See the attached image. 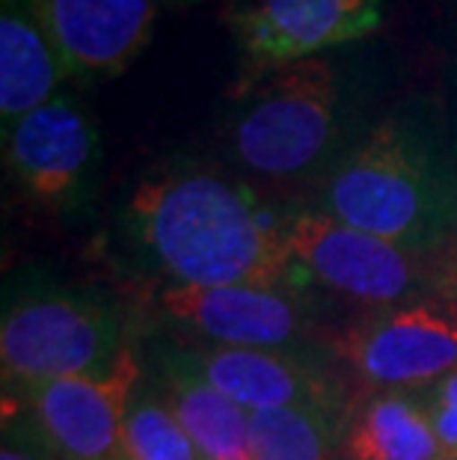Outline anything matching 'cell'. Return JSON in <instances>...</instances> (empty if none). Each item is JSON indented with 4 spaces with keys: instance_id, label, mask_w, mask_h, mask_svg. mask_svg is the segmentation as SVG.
<instances>
[{
    "instance_id": "cell-1",
    "label": "cell",
    "mask_w": 457,
    "mask_h": 460,
    "mask_svg": "<svg viewBox=\"0 0 457 460\" xmlns=\"http://www.w3.org/2000/svg\"><path fill=\"white\" fill-rule=\"evenodd\" d=\"M116 229L137 273L158 288H294L286 211L211 164L172 161L143 175L125 193Z\"/></svg>"
},
{
    "instance_id": "cell-2",
    "label": "cell",
    "mask_w": 457,
    "mask_h": 460,
    "mask_svg": "<svg viewBox=\"0 0 457 460\" xmlns=\"http://www.w3.org/2000/svg\"><path fill=\"white\" fill-rule=\"evenodd\" d=\"M318 208L425 259L457 247V175L422 122L386 116L321 175Z\"/></svg>"
},
{
    "instance_id": "cell-3",
    "label": "cell",
    "mask_w": 457,
    "mask_h": 460,
    "mask_svg": "<svg viewBox=\"0 0 457 460\" xmlns=\"http://www.w3.org/2000/svg\"><path fill=\"white\" fill-rule=\"evenodd\" d=\"M131 348V321L110 295L45 268H18L4 282V389L110 368Z\"/></svg>"
},
{
    "instance_id": "cell-4",
    "label": "cell",
    "mask_w": 457,
    "mask_h": 460,
    "mask_svg": "<svg viewBox=\"0 0 457 460\" xmlns=\"http://www.w3.org/2000/svg\"><path fill=\"white\" fill-rule=\"evenodd\" d=\"M345 75L333 57L277 66L244 84L229 116V155L268 181L324 175L345 155Z\"/></svg>"
},
{
    "instance_id": "cell-5",
    "label": "cell",
    "mask_w": 457,
    "mask_h": 460,
    "mask_svg": "<svg viewBox=\"0 0 457 460\" xmlns=\"http://www.w3.org/2000/svg\"><path fill=\"white\" fill-rule=\"evenodd\" d=\"M286 247L294 288H321L368 312L457 297L452 261L407 252L321 208L286 211Z\"/></svg>"
},
{
    "instance_id": "cell-6",
    "label": "cell",
    "mask_w": 457,
    "mask_h": 460,
    "mask_svg": "<svg viewBox=\"0 0 457 460\" xmlns=\"http://www.w3.org/2000/svg\"><path fill=\"white\" fill-rule=\"evenodd\" d=\"M327 348L368 393H422L457 368V297L365 312Z\"/></svg>"
},
{
    "instance_id": "cell-7",
    "label": "cell",
    "mask_w": 457,
    "mask_h": 460,
    "mask_svg": "<svg viewBox=\"0 0 457 460\" xmlns=\"http://www.w3.org/2000/svg\"><path fill=\"white\" fill-rule=\"evenodd\" d=\"M312 291L223 286V288H154L161 321L184 341L214 348L312 350L318 348V306Z\"/></svg>"
},
{
    "instance_id": "cell-8",
    "label": "cell",
    "mask_w": 457,
    "mask_h": 460,
    "mask_svg": "<svg viewBox=\"0 0 457 460\" xmlns=\"http://www.w3.org/2000/svg\"><path fill=\"white\" fill-rule=\"evenodd\" d=\"M172 350L193 375L244 407L247 413L286 407H315L351 416L359 398L336 366V357L321 350H256V348H214L197 341L170 339Z\"/></svg>"
},
{
    "instance_id": "cell-9",
    "label": "cell",
    "mask_w": 457,
    "mask_h": 460,
    "mask_svg": "<svg viewBox=\"0 0 457 460\" xmlns=\"http://www.w3.org/2000/svg\"><path fill=\"white\" fill-rule=\"evenodd\" d=\"M4 158L24 197L63 217L83 208L99 179V128L86 107L57 95L4 128Z\"/></svg>"
},
{
    "instance_id": "cell-10",
    "label": "cell",
    "mask_w": 457,
    "mask_h": 460,
    "mask_svg": "<svg viewBox=\"0 0 457 460\" xmlns=\"http://www.w3.org/2000/svg\"><path fill=\"white\" fill-rule=\"evenodd\" d=\"M143 375L145 362L137 345H131L110 368L95 375L60 377L4 393L22 401L60 460H119L122 425Z\"/></svg>"
},
{
    "instance_id": "cell-11",
    "label": "cell",
    "mask_w": 457,
    "mask_h": 460,
    "mask_svg": "<svg viewBox=\"0 0 457 460\" xmlns=\"http://www.w3.org/2000/svg\"><path fill=\"white\" fill-rule=\"evenodd\" d=\"M381 22V0H235L229 9V27L247 66L244 84L363 39Z\"/></svg>"
},
{
    "instance_id": "cell-12",
    "label": "cell",
    "mask_w": 457,
    "mask_h": 460,
    "mask_svg": "<svg viewBox=\"0 0 457 460\" xmlns=\"http://www.w3.org/2000/svg\"><path fill=\"white\" fill-rule=\"evenodd\" d=\"M66 75L110 81L140 57L163 0H27Z\"/></svg>"
},
{
    "instance_id": "cell-13",
    "label": "cell",
    "mask_w": 457,
    "mask_h": 460,
    "mask_svg": "<svg viewBox=\"0 0 457 460\" xmlns=\"http://www.w3.org/2000/svg\"><path fill=\"white\" fill-rule=\"evenodd\" d=\"M154 389L188 430L202 460H252L250 413L184 366L170 341L152 345L145 362Z\"/></svg>"
},
{
    "instance_id": "cell-14",
    "label": "cell",
    "mask_w": 457,
    "mask_h": 460,
    "mask_svg": "<svg viewBox=\"0 0 457 460\" xmlns=\"http://www.w3.org/2000/svg\"><path fill=\"white\" fill-rule=\"evenodd\" d=\"M66 66L27 0H4L0 15V116L4 128L57 99Z\"/></svg>"
},
{
    "instance_id": "cell-15",
    "label": "cell",
    "mask_w": 457,
    "mask_h": 460,
    "mask_svg": "<svg viewBox=\"0 0 457 460\" xmlns=\"http://www.w3.org/2000/svg\"><path fill=\"white\" fill-rule=\"evenodd\" d=\"M345 460H445L419 393H372L354 407Z\"/></svg>"
},
{
    "instance_id": "cell-16",
    "label": "cell",
    "mask_w": 457,
    "mask_h": 460,
    "mask_svg": "<svg viewBox=\"0 0 457 460\" xmlns=\"http://www.w3.org/2000/svg\"><path fill=\"white\" fill-rule=\"evenodd\" d=\"M347 419L315 407L250 413L252 460H333L342 452Z\"/></svg>"
},
{
    "instance_id": "cell-17",
    "label": "cell",
    "mask_w": 457,
    "mask_h": 460,
    "mask_svg": "<svg viewBox=\"0 0 457 460\" xmlns=\"http://www.w3.org/2000/svg\"><path fill=\"white\" fill-rule=\"evenodd\" d=\"M119 460H202L188 430L145 375L125 416Z\"/></svg>"
},
{
    "instance_id": "cell-18",
    "label": "cell",
    "mask_w": 457,
    "mask_h": 460,
    "mask_svg": "<svg viewBox=\"0 0 457 460\" xmlns=\"http://www.w3.org/2000/svg\"><path fill=\"white\" fill-rule=\"evenodd\" d=\"M0 460H60L36 428L24 404L4 393V428H0Z\"/></svg>"
},
{
    "instance_id": "cell-19",
    "label": "cell",
    "mask_w": 457,
    "mask_h": 460,
    "mask_svg": "<svg viewBox=\"0 0 457 460\" xmlns=\"http://www.w3.org/2000/svg\"><path fill=\"white\" fill-rule=\"evenodd\" d=\"M419 395L445 460H457V368Z\"/></svg>"
},
{
    "instance_id": "cell-20",
    "label": "cell",
    "mask_w": 457,
    "mask_h": 460,
    "mask_svg": "<svg viewBox=\"0 0 457 460\" xmlns=\"http://www.w3.org/2000/svg\"><path fill=\"white\" fill-rule=\"evenodd\" d=\"M179 4H190V0H179Z\"/></svg>"
}]
</instances>
